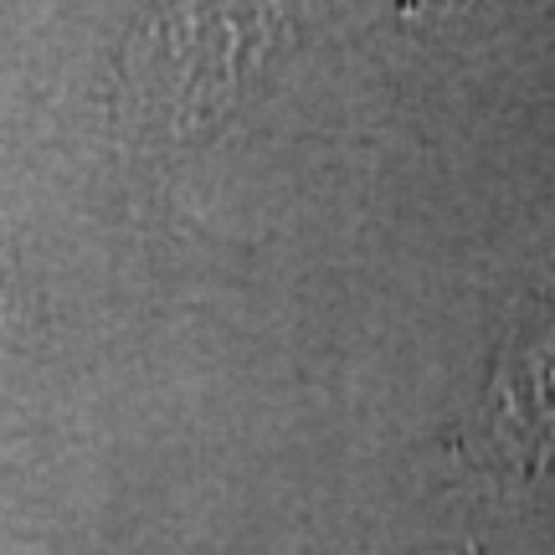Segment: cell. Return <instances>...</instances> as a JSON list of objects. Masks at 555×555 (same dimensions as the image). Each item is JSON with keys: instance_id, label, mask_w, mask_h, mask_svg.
Returning a JSON list of instances; mask_svg holds the SVG:
<instances>
[{"instance_id": "obj_1", "label": "cell", "mask_w": 555, "mask_h": 555, "mask_svg": "<svg viewBox=\"0 0 555 555\" xmlns=\"http://www.w3.org/2000/svg\"><path fill=\"white\" fill-rule=\"evenodd\" d=\"M463 437L499 474L535 478L555 468V294H540L515 319Z\"/></svg>"}, {"instance_id": "obj_2", "label": "cell", "mask_w": 555, "mask_h": 555, "mask_svg": "<svg viewBox=\"0 0 555 555\" xmlns=\"http://www.w3.org/2000/svg\"><path fill=\"white\" fill-rule=\"evenodd\" d=\"M442 5H468V0H442Z\"/></svg>"}]
</instances>
